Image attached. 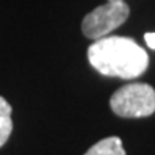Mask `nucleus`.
<instances>
[{
  "mask_svg": "<svg viewBox=\"0 0 155 155\" xmlns=\"http://www.w3.org/2000/svg\"><path fill=\"white\" fill-rule=\"evenodd\" d=\"M89 64L105 77L133 80L149 68V55L141 45L125 36H104L86 50Z\"/></svg>",
  "mask_w": 155,
  "mask_h": 155,
  "instance_id": "1",
  "label": "nucleus"
},
{
  "mask_svg": "<svg viewBox=\"0 0 155 155\" xmlns=\"http://www.w3.org/2000/svg\"><path fill=\"white\" fill-rule=\"evenodd\" d=\"M110 108L119 117H147L155 113V89L147 83L124 85L110 97Z\"/></svg>",
  "mask_w": 155,
  "mask_h": 155,
  "instance_id": "2",
  "label": "nucleus"
},
{
  "mask_svg": "<svg viewBox=\"0 0 155 155\" xmlns=\"http://www.w3.org/2000/svg\"><path fill=\"white\" fill-rule=\"evenodd\" d=\"M130 16V8L124 0L110 2L97 6L88 13L81 21V31L88 39H99L108 36L113 30L121 27Z\"/></svg>",
  "mask_w": 155,
  "mask_h": 155,
  "instance_id": "3",
  "label": "nucleus"
},
{
  "mask_svg": "<svg viewBox=\"0 0 155 155\" xmlns=\"http://www.w3.org/2000/svg\"><path fill=\"white\" fill-rule=\"evenodd\" d=\"M85 155H127L124 147H122V141L119 136H108L97 141L93 147H89Z\"/></svg>",
  "mask_w": 155,
  "mask_h": 155,
  "instance_id": "4",
  "label": "nucleus"
},
{
  "mask_svg": "<svg viewBox=\"0 0 155 155\" xmlns=\"http://www.w3.org/2000/svg\"><path fill=\"white\" fill-rule=\"evenodd\" d=\"M13 132V119L11 116H6L0 119V147L5 146V143L8 141L10 135Z\"/></svg>",
  "mask_w": 155,
  "mask_h": 155,
  "instance_id": "5",
  "label": "nucleus"
},
{
  "mask_svg": "<svg viewBox=\"0 0 155 155\" xmlns=\"http://www.w3.org/2000/svg\"><path fill=\"white\" fill-rule=\"evenodd\" d=\"M11 113H13L11 105L6 102V99H3L2 96H0V119H2V117H6V116H11Z\"/></svg>",
  "mask_w": 155,
  "mask_h": 155,
  "instance_id": "6",
  "label": "nucleus"
},
{
  "mask_svg": "<svg viewBox=\"0 0 155 155\" xmlns=\"http://www.w3.org/2000/svg\"><path fill=\"white\" fill-rule=\"evenodd\" d=\"M144 41L147 44V47L155 50V33H146L144 35Z\"/></svg>",
  "mask_w": 155,
  "mask_h": 155,
  "instance_id": "7",
  "label": "nucleus"
},
{
  "mask_svg": "<svg viewBox=\"0 0 155 155\" xmlns=\"http://www.w3.org/2000/svg\"><path fill=\"white\" fill-rule=\"evenodd\" d=\"M110 2H121V0H110Z\"/></svg>",
  "mask_w": 155,
  "mask_h": 155,
  "instance_id": "8",
  "label": "nucleus"
}]
</instances>
